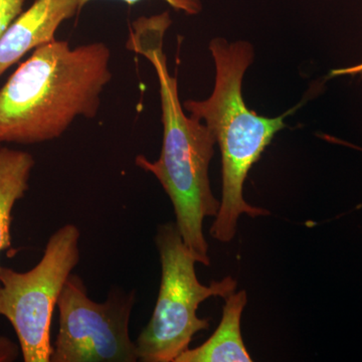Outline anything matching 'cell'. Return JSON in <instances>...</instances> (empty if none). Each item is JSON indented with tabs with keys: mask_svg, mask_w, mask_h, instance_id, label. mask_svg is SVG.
<instances>
[{
	"mask_svg": "<svg viewBox=\"0 0 362 362\" xmlns=\"http://www.w3.org/2000/svg\"><path fill=\"white\" fill-rule=\"evenodd\" d=\"M78 13V0H35L0 37V78L28 52L56 40L62 23Z\"/></svg>",
	"mask_w": 362,
	"mask_h": 362,
	"instance_id": "obj_7",
	"label": "cell"
},
{
	"mask_svg": "<svg viewBox=\"0 0 362 362\" xmlns=\"http://www.w3.org/2000/svg\"><path fill=\"white\" fill-rule=\"evenodd\" d=\"M35 164L28 152L0 147V252L11 246L13 211L28 190Z\"/></svg>",
	"mask_w": 362,
	"mask_h": 362,
	"instance_id": "obj_9",
	"label": "cell"
},
{
	"mask_svg": "<svg viewBox=\"0 0 362 362\" xmlns=\"http://www.w3.org/2000/svg\"><path fill=\"white\" fill-rule=\"evenodd\" d=\"M223 317L214 334L197 349L183 352L175 362H251L240 331L247 296L245 290L225 298Z\"/></svg>",
	"mask_w": 362,
	"mask_h": 362,
	"instance_id": "obj_8",
	"label": "cell"
},
{
	"mask_svg": "<svg viewBox=\"0 0 362 362\" xmlns=\"http://www.w3.org/2000/svg\"><path fill=\"white\" fill-rule=\"evenodd\" d=\"M161 264V281L156 308L146 327L136 339L142 362H175L189 349L199 331L209 329V319L199 318V305L211 297L226 298L237 289L230 277L202 284L195 273L197 263L183 243L175 223L158 226L156 237Z\"/></svg>",
	"mask_w": 362,
	"mask_h": 362,
	"instance_id": "obj_4",
	"label": "cell"
},
{
	"mask_svg": "<svg viewBox=\"0 0 362 362\" xmlns=\"http://www.w3.org/2000/svg\"><path fill=\"white\" fill-rule=\"evenodd\" d=\"M21 354L20 344L13 340L0 335V362H13L18 361Z\"/></svg>",
	"mask_w": 362,
	"mask_h": 362,
	"instance_id": "obj_12",
	"label": "cell"
},
{
	"mask_svg": "<svg viewBox=\"0 0 362 362\" xmlns=\"http://www.w3.org/2000/svg\"><path fill=\"white\" fill-rule=\"evenodd\" d=\"M136 296L135 290L118 288L106 301H94L83 279L71 274L57 303L59 327L51 361H139L129 331Z\"/></svg>",
	"mask_w": 362,
	"mask_h": 362,
	"instance_id": "obj_6",
	"label": "cell"
},
{
	"mask_svg": "<svg viewBox=\"0 0 362 362\" xmlns=\"http://www.w3.org/2000/svg\"><path fill=\"white\" fill-rule=\"evenodd\" d=\"M168 13L140 18L127 42L130 51L153 65L159 82L163 141L156 161L138 156L135 164L157 178L173 202L175 226L197 263L211 265L204 221L216 216L221 202L214 197L209 181V164L216 137L206 124L185 115L180 103L177 78L170 75L163 52V39L170 25Z\"/></svg>",
	"mask_w": 362,
	"mask_h": 362,
	"instance_id": "obj_1",
	"label": "cell"
},
{
	"mask_svg": "<svg viewBox=\"0 0 362 362\" xmlns=\"http://www.w3.org/2000/svg\"><path fill=\"white\" fill-rule=\"evenodd\" d=\"M25 0H0V37L21 13Z\"/></svg>",
	"mask_w": 362,
	"mask_h": 362,
	"instance_id": "obj_10",
	"label": "cell"
},
{
	"mask_svg": "<svg viewBox=\"0 0 362 362\" xmlns=\"http://www.w3.org/2000/svg\"><path fill=\"white\" fill-rule=\"evenodd\" d=\"M90 1L92 0H78L80 11H82L83 7L87 6ZM119 1L125 2V4H129V6H133V4L143 1V0H119ZM164 1L176 9V11H183V13L189 14V16L199 13L202 9L201 0H164Z\"/></svg>",
	"mask_w": 362,
	"mask_h": 362,
	"instance_id": "obj_11",
	"label": "cell"
},
{
	"mask_svg": "<svg viewBox=\"0 0 362 362\" xmlns=\"http://www.w3.org/2000/svg\"><path fill=\"white\" fill-rule=\"evenodd\" d=\"M80 239L78 226L66 223L52 233L30 271L0 268V316L16 331L25 362H51L52 312L80 262Z\"/></svg>",
	"mask_w": 362,
	"mask_h": 362,
	"instance_id": "obj_5",
	"label": "cell"
},
{
	"mask_svg": "<svg viewBox=\"0 0 362 362\" xmlns=\"http://www.w3.org/2000/svg\"><path fill=\"white\" fill-rule=\"evenodd\" d=\"M110 58L104 42L71 47L54 40L33 49L0 89V143L52 141L77 117L95 118Z\"/></svg>",
	"mask_w": 362,
	"mask_h": 362,
	"instance_id": "obj_2",
	"label": "cell"
},
{
	"mask_svg": "<svg viewBox=\"0 0 362 362\" xmlns=\"http://www.w3.org/2000/svg\"><path fill=\"white\" fill-rule=\"evenodd\" d=\"M362 75V62L358 65L346 66V68L335 69L331 71V77L339 76H358Z\"/></svg>",
	"mask_w": 362,
	"mask_h": 362,
	"instance_id": "obj_13",
	"label": "cell"
},
{
	"mask_svg": "<svg viewBox=\"0 0 362 362\" xmlns=\"http://www.w3.org/2000/svg\"><path fill=\"white\" fill-rule=\"evenodd\" d=\"M209 51L216 66L213 93L202 101L187 100L183 108L206 124L220 146L223 194L211 235L218 242L228 243L235 239L242 214L251 218L270 214L245 201L244 183L274 136L286 127V117L296 108L275 118L259 116L247 108L242 87L245 73L254 59L250 42H228L216 37L209 42Z\"/></svg>",
	"mask_w": 362,
	"mask_h": 362,
	"instance_id": "obj_3",
	"label": "cell"
}]
</instances>
